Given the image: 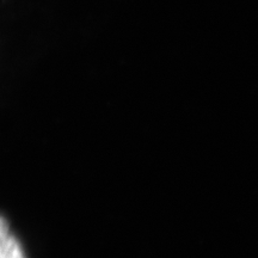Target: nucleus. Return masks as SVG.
<instances>
[{"mask_svg": "<svg viewBox=\"0 0 258 258\" xmlns=\"http://www.w3.org/2000/svg\"><path fill=\"white\" fill-rule=\"evenodd\" d=\"M0 258H25L21 245L11 235L0 243Z\"/></svg>", "mask_w": 258, "mask_h": 258, "instance_id": "obj_1", "label": "nucleus"}, {"mask_svg": "<svg viewBox=\"0 0 258 258\" xmlns=\"http://www.w3.org/2000/svg\"><path fill=\"white\" fill-rule=\"evenodd\" d=\"M9 237V226L4 219L0 218V243Z\"/></svg>", "mask_w": 258, "mask_h": 258, "instance_id": "obj_2", "label": "nucleus"}]
</instances>
